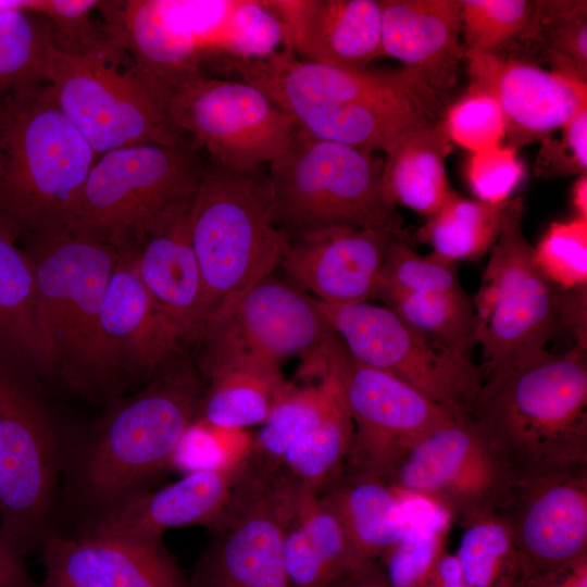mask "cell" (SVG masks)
<instances>
[{"label":"cell","mask_w":587,"mask_h":587,"mask_svg":"<svg viewBox=\"0 0 587 587\" xmlns=\"http://www.w3.org/2000/svg\"><path fill=\"white\" fill-rule=\"evenodd\" d=\"M303 357L301 375L316 376L317 380L303 385L287 380L268 416L253 435L249 466L262 475L277 473L288 447L317 426L342 397L337 379L309 353Z\"/></svg>","instance_id":"31"},{"label":"cell","mask_w":587,"mask_h":587,"mask_svg":"<svg viewBox=\"0 0 587 587\" xmlns=\"http://www.w3.org/2000/svg\"><path fill=\"white\" fill-rule=\"evenodd\" d=\"M17 241L34 266L41 330L57 374L86 397L110 395L120 375L101 330V310L120 249L67 234Z\"/></svg>","instance_id":"5"},{"label":"cell","mask_w":587,"mask_h":587,"mask_svg":"<svg viewBox=\"0 0 587 587\" xmlns=\"http://www.w3.org/2000/svg\"><path fill=\"white\" fill-rule=\"evenodd\" d=\"M464 290L455 263L430 253L421 255L412 243L394 237L383 262L378 300L385 304L412 294H434Z\"/></svg>","instance_id":"42"},{"label":"cell","mask_w":587,"mask_h":587,"mask_svg":"<svg viewBox=\"0 0 587 587\" xmlns=\"http://www.w3.org/2000/svg\"><path fill=\"white\" fill-rule=\"evenodd\" d=\"M47 84L61 112L98 157L129 146L192 140L173 124L165 104L139 79L112 38L85 53L57 49Z\"/></svg>","instance_id":"11"},{"label":"cell","mask_w":587,"mask_h":587,"mask_svg":"<svg viewBox=\"0 0 587 587\" xmlns=\"http://www.w3.org/2000/svg\"><path fill=\"white\" fill-rule=\"evenodd\" d=\"M275 224L286 240L330 228L372 229L412 243L382 186L383 159L297 129L267 165Z\"/></svg>","instance_id":"7"},{"label":"cell","mask_w":587,"mask_h":587,"mask_svg":"<svg viewBox=\"0 0 587 587\" xmlns=\"http://www.w3.org/2000/svg\"><path fill=\"white\" fill-rule=\"evenodd\" d=\"M55 51L51 26L42 15H0V104L47 84Z\"/></svg>","instance_id":"37"},{"label":"cell","mask_w":587,"mask_h":587,"mask_svg":"<svg viewBox=\"0 0 587 587\" xmlns=\"http://www.w3.org/2000/svg\"><path fill=\"white\" fill-rule=\"evenodd\" d=\"M534 258L545 276L561 290L587 286V220L574 217L550 225Z\"/></svg>","instance_id":"45"},{"label":"cell","mask_w":587,"mask_h":587,"mask_svg":"<svg viewBox=\"0 0 587 587\" xmlns=\"http://www.w3.org/2000/svg\"><path fill=\"white\" fill-rule=\"evenodd\" d=\"M429 587L472 586L466 583L457 555L446 551L435 570Z\"/></svg>","instance_id":"54"},{"label":"cell","mask_w":587,"mask_h":587,"mask_svg":"<svg viewBox=\"0 0 587 587\" xmlns=\"http://www.w3.org/2000/svg\"><path fill=\"white\" fill-rule=\"evenodd\" d=\"M97 159L48 84L0 104V227L17 240L62 234Z\"/></svg>","instance_id":"4"},{"label":"cell","mask_w":587,"mask_h":587,"mask_svg":"<svg viewBox=\"0 0 587 587\" xmlns=\"http://www.w3.org/2000/svg\"><path fill=\"white\" fill-rule=\"evenodd\" d=\"M40 550L45 577L39 587H107L90 540L53 530Z\"/></svg>","instance_id":"47"},{"label":"cell","mask_w":587,"mask_h":587,"mask_svg":"<svg viewBox=\"0 0 587 587\" xmlns=\"http://www.w3.org/2000/svg\"><path fill=\"white\" fill-rule=\"evenodd\" d=\"M525 204L509 199L500 235L489 251L473 305L483 349V375L514 366L566 328L567 290L559 289L538 267L534 246L523 232Z\"/></svg>","instance_id":"10"},{"label":"cell","mask_w":587,"mask_h":587,"mask_svg":"<svg viewBox=\"0 0 587 587\" xmlns=\"http://www.w3.org/2000/svg\"><path fill=\"white\" fill-rule=\"evenodd\" d=\"M248 464L234 471H203L150 489L75 530L83 538L159 540L173 528H213L228 508Z\"/></svg>","instance_id":"22"},{"label":"cell","mask_w":587,"mask_h":587,"mask_svg":"<svg viewBox=\"0 0 587 587\" xmlns=\"http://www.w3.org/2000/svg\"><path fill=\"white\" fill-rule=\"evenodd\" d=\"M535 1L461 0V35L465 51L509 57L528 30Z\"/></svg>","instance_id":"41"},{"label":"cell","mask_w":587,"mask_h":587,"mask_svg":"<svg viewBox=\"0 0 587 587\" xmlns=\"http://www.w3.org/2000/svg\"><path fill=\"white\" fill-rule=\"evenodd\" d=\"M524 587H587V557L530 578Z\"/></svg>","instance_id":"52"},{"label":"cell","mask_w":587,"mask_h":587,"mask_svg":"<svg viewBox=\"0 0 587 587\" xmlns=\"http://www.w3.org/2000/svg\"><path fill=\"white\" fill-rule=\"evenodd\" d=\"M85 539L95 547L107 587H189L162 539Z\"/></svg>","instance_id":"40"},{"label":"cell","mask_w":587,"mask_h":587,"mask_svg":"<svg viewBox=\"0 0 587 587\" xmlns=\"http://www.w3.org/2000/svg\"><path fill=\"white\" fill-rule=\"evenodd\" d=\"M227 67L267 95L307 134L385 153L405 134L444 118V93L419 72L346 71L286 48Z\"/></svg>","instance_id":"1"},{"label":"cell","mask_w":587,"mask_h":587,"mask_svg":"<svg viewBox=\"0 0 587 587\" xmlns=\"http://www.w3.org/2000/svg\"><path fill=\"white\" fill-rule=\"evenodd\" d=\"M519 477L471 417H457L417 442L389 483L440 505L462 525L500 513Z\"/></svg>","instance_id":"16"},{"label":"cell","mask_w":587,"mask_h":587,"mask_svg":"<svg viewBox=\"0 0 587 587\" xmlns=\"http://www.w3.org/2000/svg\"><path fill=\"white\" fill-rule=\"evenodd\" d=\"M522 50L547 63L551 72L587 84V2L535 1L517 52Z\"/></svg>","instance_id":"34"},{"label":"cell","mask_w":587,"mask_h":587,"mask_svg":"<svg viewBox=\"0 0 587 587\" xmlns=\"http://www.w3.org/2000/svg\"><path fill=\"white\" fill-rule=\"evenodd\" d=\"M508 201L484 202L457 192L421 227V239L433 254L451 263L472 260L489 252L503 223Z\"/></svg>","instance_id":"36"},{"label":"cell","mask_w":587,"mask_h":587,"mask_svg":"<svg viewBox=\"0 0 587 587\" xmlns=\"http://www.w3.org/2000/svg\"><path fill=\"white\" fill-rule=\"evenodd\" d=\"M109 35L135 74L166 107L167 99L202 76V53L180 0L101 1Z\"/></svg>","instance_id":"19"},{"label":"cell","mask_w":587,"mask_h":587,"mask_svg":"<svg viewBox=\"0 0 587 587\" xmlns=\"http://www.w3.org/2000/svg\"><path fill=\"white\" fill-rule=\"evenodd\" d=\"M444 123L451 142L472 153L500 146L505 138L500 107L491 96L473 86L447 108Z\"/></svg>","instance_id":"46"},{"label":"cell","mask_w":587,"mask_h":587,"mask_svg":"<svg viewBox=\"0 0 587 587\" xmlns=\"http://www.w3.org/2000/svg\"><path fill=\"white\" fill-rule=\"evenodd\" d=\"M202 151L190 140L142 143L99 155L62 234L136 251L187 214L205 168Z\"/></svg>","instance_id":"6"},{"label":"cell","mask_w":587,"mask_h":587,"mask_svg":"<svg viewBox=\"0 0 587 587\" xmlns=\"http://www.w3.org/2000/svg\"><path fill=\"white\" fill-rule=\"evenodd\" d=\"M352 440L353 423L342 396L317 426L288 447L277 473L299 491L320 496L341 476Z\"/></svg>","instance_id":"33"},{"label":"cell","mask_w":587,"mask_h":587,"mask_svg":"<svg viewBox=\"0 0 587 587\" xmlns=\"http://www.w3.org/2000/svg\"><path fill=\"white\" fill-rule=\"evenodd\" d=\"M389 233L330 228L286 240L279 266L317 301L369 302L377 298Z\"/></svg>","instance_id":"21"},{"label":"cell","mask_w":587,"mask_h":587,"mask_svg":"<svg viewBox=\"0 0 587 587\" xmlns=\"http://www.w3.org/2000/svg\"><path fill=\"white\" fill-rule=\"evenodd\" d=\"M253 435L245 428L213 425L196 416L178 440L170 469L183 474L234 471L248 464Z\"/></svg>","instance_id":"43"},{"label":"cell","mask_w":587,"mask_h":587,"mask_svg":"<svg viewBox=\"0 0 587 587\" xmlns=\"http://www.w3.org/2000/svg\"><path fill=\"white\" fill-rule=\"evenodd\" d=\"M66 439L37 377L0 357V533L24 557L54 530Z\"/></svg>","instance_id":"9"},{"label":"cell","mask_w":587,"mask_h":587,"mask_svg":"<svg viewBox=\"0 0 587 587\" xmlns=\"http://www.w3.org/2000/svg\"><path fill=\"white\" fill-rule=\"evenodd\" d=\"M101 330L116 372L150 377L182 345L143 285L135 251L120 249L101 310Z\"/></svg>","instance_id":"24"},{"label":"cell","mask_w":587,"mask_h":587,"mask_svg":"<svg viewBox=\"0 0 587 587\" xmlns=\"http://www.w3.org/2000/svg\"><path fill=\"white\" fill-rule=\"evenodd\" d=\"M500 514L510 527L524 586L587 557V467L519 479Z\"/></svg>","instance_id":"18"},{"label":"cell","mask_w":587,"mask_h":587,"mask_svg":"<svg viewBox=\"0 0 587 587\" xmlns=\"http://www.w3.org/2000/svg\"><path fill=\"white\" fill-rule=\"evenodd\" d=\"M309 354L337 379L353 423L341 475L389 482L417 442L457 419L402 379L355 360L330 330Z\"/></svg>","instance_id":"12"},{"label":"cell","mask_w":587,"mask_h":587,"mask_svg":"<svg viewBox=\"0 0 587 587\" xmlns=\"http://www.w3.org/2000/svg\"><path fill=\"white\" fill-rule=\"evenodd\" d=\"M202 396L196 371L174 366L66 439L59 502L77 528L152 489Z\"/></svg>","instance_id":"2"},{"label":"cell","mask_w":587,"mask_h":587,"mask_svg":"<svg viewBox=\"0 0 587 587\" xmlns=\"http://www.w3.org/2000/svg\"><path fill=\"white\" fill-rule=\"evenodd\" d=\"M397 490L405 516V530L379 562L389 587H429L446 552L447 536L454 521L428 498L400 488Z\"/></svg>","instance_id":"32"},{"label":"cell","mask_w":587,"mask_h":587,"mask_svg":"<svg viewBox=\"0 0 587 587\" xmlns=\"http://www.w3.org/2000/svg\"><path fill=\"white\" fill-rule=\"evenodd\" d=\"M560 138L544 137L536 160L537 175L545 177L586 175L587 109L579 111L560 128Z\"/></svg>","instance_id":"50"},{"label":"cell","mask_w":587,"mask_h":587,"mask_svg":"<svg viewBox=\"0 0 587 587\" xmlns=\"http://www.w3.org/2000/svg\"><path fill=\"white\" fill-rule=\"evenodd\" d=\"M572 204L575 217L587 220V176H578L572 189Z\"/></svg>","instance_id":"55"},{"label":"cell","mask_w":587,"mask_h":587,"mask_svg":"<svg viewBox=\"0 0 587 587\" xmlns=\"http://www.w3.org/2000/svg\"><path fill=\"white\" fill-rule=\"evenodd\" d=\"M300 59L366 71L382 57L380 0H265Z\"/></svg>","instance_id":"23"},{"label":"cell","mask_w":587,"mask_h":587,"mask_svg":"<svg viewBox=\"0 0 587 587\" xmlns=\"http://www.w3.org/2000/svg\"><path fill=\"white\" fill-rule=\"evenodd\" d=\"M197 416L213 425L245 428L262 425L286 379L279 369L233 367L207 377Z\"/></svg>","instance_id":"35"},{"label":"cell","mask_w":587,"mask_h":587,"mask_svg":"<svg viewBox=\"0 0 587 587\" xmlns=\"http://www.w3.org/2000/svg\"><path fill=\"white\" fill-rule=\"evenodd\" d=\"M329 332L319 301L276 272L226 298L198 338L205 377L233 367L279 369L305 354Z\"/></svg>","instance_id":"13"},{"label":"cell","mask_w":587,"mask_h":587,"mask_svg":"<svg viewBox=\"0 0 587 587\" xmlns=\"http://www.w3.org/2000/svg\"><path fill=\"white\" fill-rule=\"evenodd\" d=\"M98 0H36L35 13L50 24L55 48L65 53L88 52L111 37L101 34L92 21Z\"/></svg>","instance_id":"48"},{"label":"cell","mask_w":587,"mask_h":587,"mask_svg":"<svg viewBox=\"0 0 587 587\" xmlns=\"http://www.w3.org/2000/svg\"><path fill=\"white\" fill-rule=\"evenodd\" d=\"M320 497L337 514L358 563L379 561L405 530L398 490L387 480L341 475Z\"/></svg>","instance_id":"30"},{"label":"cell","mask_w":587,"mask_h":587,"mask_svg":"<svg viewBox=\"0 0 587 587\" xmlns=\"http://www.w3.org/2000/svg\"><path fill=\"white\" fill-rule=\"evenodd\" d=\"M0 357L37 378L57 374L41 330L33 263L17 239L1 227Z\"/></svg>","instance_id":"28"},{"label":"cell","mask_w":587,"mask_h":587,"mask_svg":"<svg viewBox=\"0 0 587 587\" xmlns=\"http://www.w3.org/2000/svg\"><path fill=\"white\" fill-rule=\"evenodd\" d=\"M452 145L444 118L398 139L384 153L386 199L396 208L402 205L426 217L437 212L455 193L446 173Z\"/></svg>","instance_id":"29"},{"label":"cell","mask_w":587,"mask_h":587,"mask_svg":"<svg viewBox=\"0 0 587 587\" xmlns=\"http://www.w3.org/2000/svg\"><path fill=\"white\" fill-rule=\"evenodd\" d=\"M516 149L500 145L471 154L465 176L472 192L484 202H504L523 178Z\"/></svg>","instance_id":"49"},{"label":"cell","mask_w":587,"mask_h":587,"mask_svg":"<svg viewBox=\"0 0 587 587\" xmlns=\"http://www.w3.org/2000/svg\"><path fill=\"white\" fill-rule=\"evenodd\" d=\"M385 305L427 339L455 354L471 358L478 345V321L465 290L404 295Z\"/></svg>","instance_id":"38"},{"label":"cell","mask_w":587,"mask_h":587,"mask_svg":"<svg viewBox=\"0 0 587 587\" xmlns=\"http://www.w3.org/2000/svg\"><path fill=\"white\" fill-rule=\"evenodd\" d=\"M286 48H289L286 29L264 1H233L217 59L220 64L261 60Z\"/></svg>","instance_id":"44"},{"label":"cell","mask_w":587,"mask_h":587,"mask_svg":"<svg viewBox=\"0 0 587 587\" xmlns=\"http://www.w3.org/2000/svg\"><path fill=\"white\" fill-rule=\"evenodd\" d=\"M330 332L359 362L408 383L457 417L471 416L483 372L434 344L386 305L320 302Z\"/></svg>","instance_id":"14"},{"label":"cell","mask_w":587,"mask_h":587,"mask_svg":"<svg viewBox=\"0 0 587 587\" xmlns=\"http://www.w3.org/2000/svg\"><path fill=\"white\" fill-rule=\"evenodd\" d=\"M334 587H389L379 561L361 563L345 574Z\"/></svg>","instance_id":"53"},{"label":"cell","mask_w":587,"mask_h":587,"mask_svg":"<svg viewBox=\"0 0 587 587\" xmlns=\"http://www.w3.org/2000/svg\"><path fill=\"white\" fill-rule=\"evenodd\" d=\"M0 587H39L26 566L25 557L0 533Z\"/></svg>","instance_id":"51"},{"label":"cell","mask_w":587,"mask_h":587,"mask_svg":"<svg viewBox=\"0 0 587 587\" xmlns=\"http://www.w3.org/2000/svg\"><path fill=\"white\" fill-rule=\"evenodd\" d=\"M457 558L472 587H524L517 550L500 513L476 517L464 525Z\"/></svg>","instance_id":"39"},{"label":"cell","mask_w":587,"mask_h":587,"mask_svg":"<svg viewBox=\"0 0 587 587\" xmlns=\"http://www.w3.org/2000/svg\"><path fill=\"white\" fill-rule=\"evenodd\" d=\"M185 222L203 282L204 323L222 301L279 266L286 238L275 224L267 165L237 172L207 157Z\"/></svg>","instance_id":"8"},{"label":"cell","mask_w":587,"mask_h":587,"mask_svg":"<svg viewBox=\"0 0 587 587\" xmlns=\"http://www.w3.org/2000/svg\"><path fill=\"white\" fill-rule=\"evenodd\" d=\"M283 555L291 587H334L358 563L334 510L298 491L286 522Z\"/></svg>","instance_id":"27"},{"label":"cell","mask_w":587,"mask_h":587,"mask_svg":"<svg viewBox=\"0 0 587 587\" xmlns=\"http://www.w3.org/2000/svg\"><path fill=\"white\" fill-rule=\"evenodd\" d=\"M382 53L419 72L441 93L450 88L465 49L461 0H380Z\"/></svg>","instance_id":"25"},{"label":"cell","mask_w":587,"mask_h":587,"mask_svg":"<svg viewBox=\"0 0 587 587\" xmlns=\"http://www.w3.org/2000/svg\"><path fill=\"white\" fill-rule=\"evenodd\" d=\"M166 112L209 159L237 172L268 165L298 129L267 95L242 79L199 76L167 99Z\"/></svg>","instance_id":"15"},{"label":"cell","mask_w":587,"mask_h":587,"mask_svg":"<svg viewBox=\"0 0 587 587\" xmlns=\"http://www.w3.org/2000/svg\"><path fill=\"white\" fill-rule=\"evenodd\" d=\"M470 86L491 96L503 114L509 146L519 149L559 129L587 109V84L534 63L465 51Z\"/></svg>","instance_id":"20"},{"label":"cell","mask_w":587,"mask_h":587,"mask_svg":"<svg viewBox=\"0 0 587 587\" xmlns=\"http://www.w3.org/2000/svg\"><path fill=\"white\" fill-rule=\"evenodd\" d=\"M185 217L135 251L139 276L180 344L197 340L204 323L203 282Z\"/></svg>","instance_id":"26"},{"label":"cell","mask_w":587,"mask_h":587,"mask_svg":"<svg viewBox=\"0 0 587 587\" xmlns=\"http://www.w3.org/2000/svg\"><path fill=\"white\" fill-rule=\"evenodd\" d=\"M471 417L519 479L587 467V359L542 350L483 375Z\"/></svg>","instance_id":"3"},{"label":"cell","mask_w":587,"mask_h":587,"mask_svg":"<svg viewBox=\"0 0 587 587\" xmlns=\"http://www.w3.org/2000/svg\"><path fill=\"white\" fill-rule=\"evenodd\" d=\"M294 490L278 475L248 467L189 587H291L283 555Z\"/></svg>","instance_id":"17"}]
</instances>
